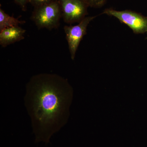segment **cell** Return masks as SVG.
Returning a JSON list of instances; mask_svg holds the SVG:
<instances>
[{
  "instance_id": "obj_2",
  "label": "cell",
  "mask_w": 147,
  "mask_h": 147,
  "mask_svg": "<svg viewBox=\"0 0 147 147\" xmlns=\"http://www.w3.org/2000/svg\"><path fill=\"white\" fill-rule=\"evenodd\" d=\"M62 17L60 6L58 0L34 7L31 19L38 29L52 30L58 28Z\"/></svg>"
},
{
  "instance_id": "obj_10",
  "label": "cell",
  "mask_w": 147,
  "mask_h": 147,
  "mask_svg": "<svg viewBox=\"0 0 147 147\" xmlns=\"http://www.w3.org/2000/svg\"><path fill=\"white\" fill-rule=\"evenodd\" d=\"M14 1L24 11L26 10L27 4L30 2V0H14Z\"/></svg>"
},
{
  "instance_id": "obj_5",
  "label": "cell",
  "mask_w": 147,
  "mask_h": 147,
  "mask_svg": "<svg viewBox=\"0 0 147 147\" xmlns=\"http://www.w3.org/2000/svg\"><path fill=\"white\" fill-rule=\"evenodd\" d=\"M96 17V16H88L76 26H66L64 27L70 56L73 60L74 59L76 51L81 40L86 34L89 24Z\"/></svg>"
},
{
  "instance_id": "obj_9",
  "label": "cell",
  "mask_w": 147,
  "mask_h": 147,
  "mask_svg": "<svg viewBox=\"0 0 147 147\" xmlns=\"http://www.w3.org/2000/svg\"><path fill=\"white\" fill-rule=\"evenodd\" d=\"M57 0H30V3L34 7L49 3Z\"/></svg>"
},
{
  "instance_id": "obj_6",
  "label": "cell",
  "mask_w": 147,
  "mask_h": 147,
  "mask_svg": "<svg viewBox=\"0 0 147 147\" xmlns=\"http://www.w3.org/2000/svg\"><path fill=\"white\" fill-rule=\"evenodd\" d=\"M26 30L19 26L10 27L0 31V45L3 47L24 39Z\"/></svg>"
},
{
  "instance_id": "obj_4",
  "label": "cell",
  "mask_w": 147,
  "mask_h": 147,
  "mask_svg": "<svg viewBox=\"0 0 147 147\" xmlns=\"http://www.w3.org/2000/svg\"><path fill=\"white\" fill-rule=\"evenodd\" d=\"M63 21L67 24L79 23L88 14L89 7L84 0H58Z\"/></svg>"
},
{
  "instance_id": "obj_3",
  "label": "cell",
  "mask_w": 147,
  "mask_h": 147,
  "mask_svg": "<svg viewBox=\"0 0 147 147\" xmlns=\"http://www.w3.org/2000/svg\"><path fill=\"white\" fill-rule=\"evenodd\" d=\"M103 13L114 16L128 26L136 34L147 32V16L130 10L117 11L112 9H106Z\"/></svg>"
},
{
  "instance_id": "obj_8",
  "label": "cell",
  "mask_w": 147,
  "mask_h": 147,
  "mask_svg": "<svg viewBox=\"0 0 147 147\" xmlns=\"http://www.w3.org/2000/svg\"><path fill=\"white\" fill-rule=\"evenodd\" d=\"M88 7L94 8L101 7L106 2L107 0H84Z\"/></svg>"
},
{
  "instance_id": "obj_1",
  "label": "cell",
  "mask_w": 147,
  "mask_h": 147,
  "mask_svg": "<svg viewBox=\"0 0 147 147\" xmlns=\"http://www.w3.org/2000/svg\"><path fill=\"white\" fill-rule=\"evenodd\" d=\"M71 99V88L59 75L40 74L26 86L25 105L31 119L36 143L47 144L65 124Z\"/></svg>"
},
{
  "instance_id": "obj_7",
  "label": "cell",
  "mask_w": 147,
  "mask_h": 147,
  "mask_svg": "<svg viewBox=\"0 0 147 147\" xmlns=\"http://www.w3.org/2000/svg\"><path fill=\"white\" fill-rule=\"evenodd\" d=\"M24 23L25 21H19L18 18L10 16L1 8L0 9V31L7 28L17 26Z\"/></svg>"
}]
</instances>
